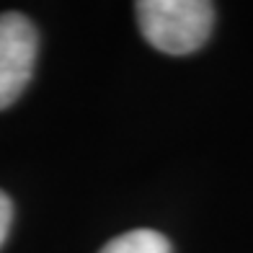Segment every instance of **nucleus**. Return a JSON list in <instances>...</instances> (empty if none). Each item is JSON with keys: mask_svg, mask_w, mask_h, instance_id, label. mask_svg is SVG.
I'll return each mask as SVG.
<instances>
[{"mask_svg": "<svg viewBox=\"0 0 253 253\" xmlns=\"http://www.w3.org/2000/svg\"><path fill=\"white\" fill-rule=\"evenodd\" d=\"M10 217H13V207H10V199L0 191V246L5 243L8 230H10Z\"/></svg>", "mask_w": 253, "mask_h": 253, "instance_id": "20e7f679", "label": "nucleus"}, {"mask_svg": "<svg viewBox=\"0 0 253 253\" xmlns=\"http://www.w3.org/2000/svg\"><path fill=\"white\" fill-rule=\"evenodd\" d=\"M134 16L142 37L166 54H189L204 47L214 24V5L207 0H140Z\"/></svg>", "mask_w": 253, "mask_h": 253, "instance_id": "f257e3e1", "label": "nucleus"}, {"mask_svg": "<svg viewBox=\"0 0 253 253\" xmlns=\"http://www.w3.org/2000/svg\"><path fill=\"white\" fill-rule=\"evenodd\" d=\"M39 37L21 13L0 16V109H8L29 85L37 62Z\"/></svg>", "mask_w": 253, "mask_h": 253, "instance_id": "f03ea898", "label": "nucleus"}, {"mask_svg": "<svg viewBox=\"0 0 253 253\" xmlns=\"http://www.w3.org/2000/svg\"><path fill=\"white\" fill-rule=\"evenodd\" d=\"M98 253H170V243L155 230H132L111 238Z\"/></svg>", "mask_w": 253, "mask_h": 253, "instance_id": "7ed1b4c3", "label": "nucleus"}]
</instances>
